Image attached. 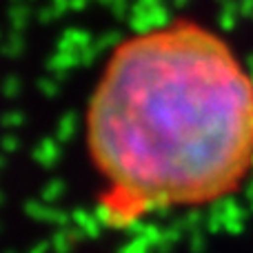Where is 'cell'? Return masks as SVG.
Returning a JSON list of instances; mask_svg holds the SVG:
<instances>
[{
	"label": "cell",
	"instance_id": "cell-1",
	"mask_svg": "<svg viewBox=\"0 0 253 253\" xmlns=\"http://www.w3.org/2000/svg\"><path fill=\"white\" fill-rule=\"evenodd\" d=\"M84 138L109 227L209 207L253 171V78L231 44L198 22L133 34L107 58Z\"/></svg>",
	"mask_w": 253,
	"mask_h": 253
}]
</instances>
